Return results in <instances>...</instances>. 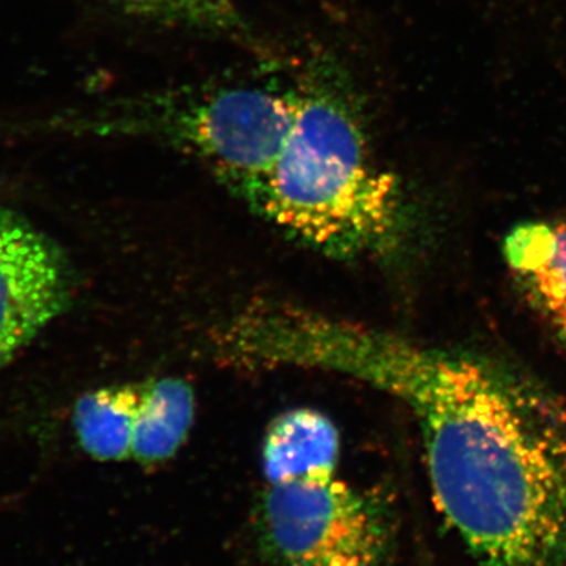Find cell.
<instances>
[{
    "label": "cell",
    "mask_w": 566,
    "mask_h": 566,
    "mask_svg": "<svg viewBox=\"0 0 566 566\" xmlns=\"http://www.w3.org/2000/svg\"><path fill=\"white\" fill-rule=\"evenodd\" d=\"M245 352L256 368L329 371L401 401L436 506L475 566H566V406L534 379L292 304L255 312Z\"/></svg>",
    "instance_id": "1"
},
{
    "label": "cell",
    "mask_w": 566,
    "mask_h": 566,
    "mask_svg": "<svg viewBox=\"0 0 566 566\" xmlns=\"http://www.w3.org/2000/svg\"><path fill=\"white\" fill-rule=\"evenodd\" d=\"M296 115L253 210L301 243L342 260L400 249V182L376 159L363 107L333 63L314 62L296 85Z\"/></svg>",
    "instance_id": "2"
},
{
    "label": "cell",
    "mask_w": 566,
    "mask_h": 566,
    "mask_svg": "<svg viewBox=\"0 0 566 566\" xmlns=\"http://www.w3.org/2000/svg\"><path fill=\"white\" fill-rule=\"evenodd\" d=\"M296 104V87L185 88L137 102L120 126L199 159L249 202L285 144Z\"/></svg>",
    "instance_id": "3"
},
{
    "label": "cell",
    "mask_w": 566,
    "mask_h": 566,
    "mask_svg": "<svg viewBox=\"0 0 566 566\" xmlns=\"http://www.w3.org/2000/svg\"><path fill=\"white\" fill-rule=\"evenodd\" d=\"M255 534L274 566H390L397 515L385 495L335 472L266 482Z\"/></svg>",
    "instance_id": "4"
},
{
    "label": "cell",
    "mask_w": 566,
    "mask_h": 566,
    "mask_svg": "<svg viewBox=\"0 0 566 566\" xmlns=\"http://www.w3.org/2000/svg\"><path fill=\"white\" fill-rule=\"evenodd\" d=\"M74 290L61 244L0 203V371L69 311Z\"/></svg>",
    "instance_id": "5"
},
{
    "label": "cell",
    "mask_w": 566,
    "mask_h": 566,
    "mask_svg": "<svg viewBox=\"0 0 566 566\" xmlns=\"http://www.w3.org/2000/svg\"><path fill=\"white\" fill-rule=\"evenodd\" d=\"M504 255L528 301L566 344V223H520L506 234Z\"/></svg>",
    "instance_id": "6"
},
{
    "label": "cell",
    "mask_w": 566,
    "mask_h": 566,
    "mask_svg": "<svg viewBox=\"0 0 566 566\" xmlns=\"http://www.w3.org/2000/svg\"><path fill=\"white\" fill-rule=\"evenodd\" d=\"M262 458L266 482L335 474L340 460V434L322 412L293 409L268 427Z\"/></svg>",
    "instance_id": "7"
},
{
    "label": "cell",
    "mask_w": 566,
    "mask_h": 566,
    "mask_svg": "<svg viewBox=\"0 0 566 566\" xmlns=\"http://www.w3.org/2000/svg\"><path fill=\"white\" fill-rule=\"evenodd\" d=\"M193 416L196 397L182 379L159 378L140 385L132 460L145 465L169 461L188 441Z\"/></svg>",
    "instance_id": "8"
},
{
    "label": "cell",
    "mask_w": 566,
    "mask_h": 566,
    "mask_svg": "<svg viewBox=\"0 0 566 566\" xmlns=\"http://www.w3.org/2000/svg\"><path fill=\"white\" fill-rule=\"evenodd\" d=\"M139 405L140 385L102 387L82 395L73 412L82 450L102 463L132 460Z\"/></svg>",
    "instance_id": "9"
},
{
    "label": "cell",
    "mask_w": 566,
    "mask_h": 566,
    "mask_svg": "<svg viewBox=\"0 0 566 566\" xmlns=\"http://www.w3.org/2000/svg\"><path fill=\"white\" fill-rule=\"evenodd\" d=\"M132 17L208 32L244 31L230 0H103Z\"/></svg>",
    "instance_id": "10"
}]
</instances>
